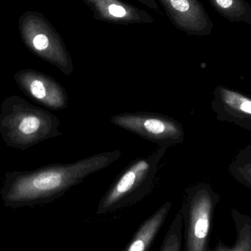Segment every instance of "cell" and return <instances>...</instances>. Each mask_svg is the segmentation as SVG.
Here are the masks:
<instances>
[{
    "mask_svg": "<svg viewBox=\"0 0 251 251\" xmlns=\"http://www.w3.org/2000/svg\"><path fill=\"white\" fill-rule=\"evenodd\" d=\"M119 150L102 152L69 164H52L32 171H7L0 196L6 207L51 203L87 177L108 168L122 156Z\"/></svg>",
    "mask_w": 251,
    "mask_h": 251,
    "instance_id": "6da1fadb",
    "label": "cell"
},
{
    "mask_svg": "<svg viewBox=\"0 0 251 251\" xmlns=\"http://www.w3.org/2000/svg\"><path fill=\"white\" fill-rule=\"evenodd\" d=\"M60 127L55 115L19 96L6 97L0 105V137L8 147L26 150L61 136Z\"/></svg>",
    "mask_w": 251,
    "mask_h": 251,
    "instance_id": "7a4b0ae2",
    "label": "cell"
},
{
    "mask_svg": "<svg viewBox=\"0 0 251 251\" xmlns=\"http://www.w3.org/2000/svg\"><path fill=\"white\" fill-rule=\"evenodd\" d=\"M168 148L158 146L151 154L137 158L125 168L101 198L97 215H106L132 206L149 195L154 185L159 163Z\"/></svg>",
    "mask_w": 251,
    "mask_h": 251,
    "instance_id": "3957f363",
    "label": "cell"
},
{
    "mask_svg": "<svg viewBox=\"0 0 251 251\" xmlns=\"http://www.w3.org/2000/svg\"><path fill=\"white\" fill-rule=\"evenodd\" d=\"M220 196L208 183L186 190L181 210L184 226V251H208L215 209Z\"/></svg>",
    "mask_w": 251,
    "mask_h": 251,
    "instance_id": "277c9868",
    "label": "cell"
},
{
    "mask_svg": "<svg viewBox=\"0 0 251 251\" xmlns=\"http://www.w3.org/2000/svg\"><path fill=\"white\" fill-rule=\"evenodd\" d=\"M19 31L22 42L32 54L66 76L73 73V60L63 38L42 13L25 12L19 19Z\"/></svg>",
    "mask_w": 251,
    "mask_h": 251,
    "instance_id": "5b68a950",
    "label": "cell"
},
{
    "mask_svg": "<svg viewBox=\"0 0 251 251\" xmlns=\"http://www.w3.org/2000/svg\"><path fill=\"white\" fill-rule=\"evenodd\" d=\"M110 122L116 126L134 133L142 138L168 147L182 143L184 127L173 118L151 112L124 113L115 115Z\"/></svg>",
    "mask_w": 251,
    "mask_h": 251,
    "instance_id": "8992f818",
    "label": "cell"
},
{
    "mask_svg": "<svg viewBox=\"0 0 251 251\" xmlns=\"http://www.w3.org/2000/svg\"><path fill=\"white\" fill-rule=\"evenodd\" d=\"M13 79L26 97L46 108L60 111L69 107V95L64 87L46 74L23 69L14 74Z\"/></svg>",
    "mask_w": 251,
    "mask_h": 251,
    "instance_id": "52a82bcc",
    "label": "cell"
},
{
    "mask_svg": "<svg viewBox=\"0 0 251 251\" xmlns=\"http://www.w3.org/2000/svg\"><path fill=\"white\" fill-rule=\"evenodd\" d=\"M212 94L211 110L218 122L251 132V96L223 85L215 87Z\"/></svg>",
    "mask_w": 251,
    "mask_h": 251,
    "instance_id": "ba28073f",
    "label": "cell"
},
{
    "mask_svg": "<svg viewBox=\"0 0 251 251\" xmlns=\"http://www.w3.org/2000/svg\"><path fill=\"white\" fill-rule=\"evenodd\" d=\"M168 19L187 35L203 36L212 32L213 24L199 0H158Z\"/></svg>",
    "mask_w": 251,
    "mask_h": 251,
    "instance_id": "9c48e42d",
    "label": "cell"
},
{
    "mask_svg": "<svg viewBox=\"0 0 251 251\" xmlns=\"http://www.w3.org/2000/svg\"><path fill=\"white\" fill-rule=\"evenodd\" d=\"M91 9L97 20L116 25H131L153 23L146 10L123 0H82Z\"/></svg>",
    "mask_w": 251,
    "mask_h": 251,
    "instance_id": "30bf717a",
    "label": "cell"
},
{
    "mask_svg": "<svg viewBox=\"0 0 251 251\" xmlns=\"http://www.w3.org/2000/svg\"><path fill=\"white\" fill-rule=\"evenodd\" d=\"M172 203L166 202L143 223L124 251H149L165 224Z\"/></svg>",
    "mask_w": 251,
    "mask_h": 251,
    "instance_id": "8fae6325",
    "label": "cell"
},
{
    "mask_svg": "<svg viewBox=\"0 0 251 251\" xmlns=\"http://www.w3.org/2000/svg\"><path fill=\"white\" fill-rule=\"evenodd\" d=\"M231 218L235 226V243L227 246L221 240L208 251H251V217L242 213L235 208L231 210Z\"/></svg>",
    "mask_w": 251,
    "mask_h": 251,
    "instance_id": "7c38bea8",
    "label": "cell"
},
{
    "mask_svg": "<svg viewBox=\"0 0 251 251\" xmlns=\"http://www.w3.org/2000/svg\"><path fill=\"white\" fill-rule=\"evenodd\" d=\"M223 17L231 22L251 25V6L246 0H209Z\"/></svg>",
    "mask_w": 251,
    "mask_h": 251,
    "instance_id": "4fadbf2b",
    "label": "cell"
},
{
    "mask_svg": "<svg viewBox=\"0 0 251 251\" xmlns=\"http://www.w3.org/2000/svg\"><path fill=\"white\" fill-rule=\"evenodd\" d=\"M229 175L251 190V144L239 149L228 165Z\"/></svg>",
    "mask_w": 251,
    "mask_h": 251,
    "instance_id": "5bb4252c",
    "label": "cell"
},
{
    "mask_svg": "<svg viewBox=\"0 0 251 251\" xmlns=\"http://www.w3.org/2000/svg\"><path fill=\"white\" fill-rule=\"evenodd\" d=\"M183 217L181 210L171 223L159 251H181L183 240Z\"/></svg>",
    "mask_w": 251,
    "mask_h": 251,
    "instance_id": "9a60e30c",
    "label": "cell"
},
{
    "mask_svg": "<svg viewBox=\"0 0 251 251\" xmlns=\"http://www.w3.org/2000/svg\"><path fill=\"white\" fill-rule=\"evenodd\" d=\"M144 5L153 10H159V5L155 0H137Z\"/></svg>",
    "mask_w": 251,
    "mask_h": 251,
    "instance_id": "2e32d148",
    "label": "cell"
}]
</instances>
